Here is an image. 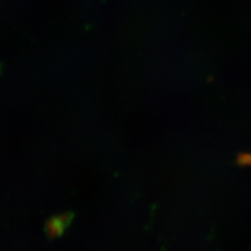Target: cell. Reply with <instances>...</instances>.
<instances>
[{"mask_svg":"<svg viewBox=\"0 0 251 251\" xmlns=\"http://www.w3.org/2000/svg\"><path fill=\"white\" fill-rule=\"evenodd\" d=\"M66 225V220L60 217L59 219H53L50 220L49 225H47V229H49V233L51 235L59 234L63 228H64Z\"/></svg>","mask_w":251,"mask_h":251,"instance_id":"6da1fadb","label":"cell"}]
</instances>
